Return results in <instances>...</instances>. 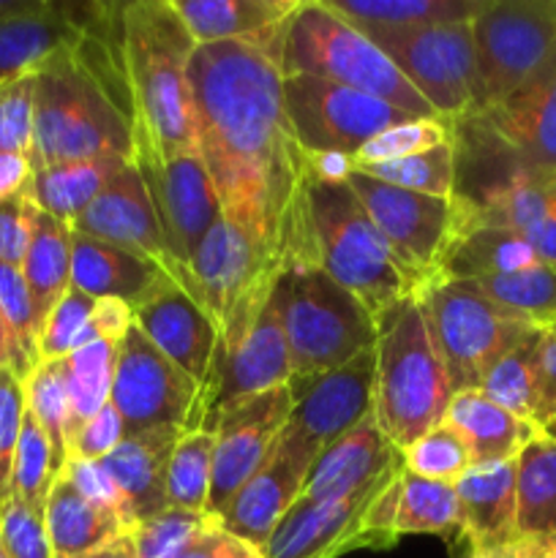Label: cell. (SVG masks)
<instances>
[{
	"label": "cell",
	"mask_w": 556,
	"mask_h": 558,
	"mask_svg": "<svg viewBox=\"0 0 556 558\" xmlns=\"http://www.w3.org/2000/svg\"><path fill=\"white\" fill-rule=\"evenodd\" d=\"M551 420H556V325L545 327L543 341H540L537 396H534L532 423L543 430Z\"/></svg>",
	"instance_id": "680465c9"
},
{
	"label": "cell",
	"mask_w": 556,
	"mask_h": 558,
	"mask_svg": "<svg viewBox=\"0 0 556 558\" xmlns=\"http://www.w3.org/2000/svg\"><path fill=\"white\" fill-rule=\"evenodd\" d=\"M60 477V469L55 463V452L44 430L38 428L36 420L25 412V423H22L20 445H16L14 456V472H11V496L25 501L31 510L41 512L47 507L49 490H52L55 480Z\"/></svg>",
	"instance_id": "bcb514c9"
},
{
	"label": "cell",
	"mask_w": 556,
	"mask_h": 558,
	"mask_svg": "<svg viewBox=\"0 0 556 558\" xmlns=\"http://www.w3.org/2000/svg\"><path fill=\"white\" fill-rule=\"evenodd\" d=\"M183 428H156L123 439V445L101 461L109 477L134 510L136 523L158 515L169 507L167 472Z\"/></svg>",
	"instance_id": "4dcf8cb0"
},
{
	"label": "cell",
	"mask_w": 556,
	"mask_h": 558,
	"mask_svg": "<svg viewBox=\"0 0 556 558\" xmlns=\"http://www.w3.org/2000/svg\"><path fill=\"white\" fill-rule=\"evenodd\" d=\"M456 494L469 550L491 558H516L518 461L469 469L456 483Z\"/></svg>",
	"instance_id": "d4e9b609"
},
{
	"label": "cell",
	"mask_w": 556,
	"mask_h": 558,
	"mask_svg": "<svg viewBox=\"0 0 556 558\" xmlns=\"http://www.w3.org/2000/svg\"><path fill=\"white\" fill-rule=\"evenodd\" d=\"M109 401L123 417L125 439L156 428L200 430L202 387L158 352L136 325L118 343Z\"/></svg>",
	"instance_id": "9a60e30c"
},
{
	"label": "cell",
	"mask_w": 556,
	"mask_h": 558,
	"mask_svg": "<svg viewBox=\"0 0 556 558\" xmlns=\"http://www.w3.org/2000/svg\"><path fill=\"white\" fill-rule=\"evenodd\" d=\"M556 41V0H485L472 20L478 98L472 112L505 101Z\"/></svg>",
	"instance_id": "7c38bea8"
},
{
	"label": "cell",
	"mask_w": 556,
	"mask_h": 558,
	"mask_svg": "<svg viewBox=\"0 0 556 558\" xmlns=\"http://www.w3.org/2000/svg\"><path fill=\"white\" fill-rule=\"evenodd\" d=\"M71 232L69 223L38 210L31 202V238L20 270L36 305L38 327L71 289Z\"/></svg>",
	"instance_id": "d590c367"
},
{
	"label": "cell",
	"mask_w": 556,
	"mask_h": 558,
	"mask_svg": "<svg viewBox=\"0 0 556 558\" xmlns=\"http://www.w3.org/2000/svg\"><path fill=\"white\" fill-rule=\"evenodd\" d=\"M347 183L392 254L423 283L434 281L458 232L456 199L398 189L360 172H347Z\"/></svg>",
	"instance_id": "2e32d148"
},
{
	"label": "cell",
	"mask_w": 556,
	"mask_h": 558,
	"mask_svg": "<svg viewBox=\"0 0 556 558\" xmlns=\"http://www.w3.org/2000/svg\"><path fill=\"white\" fill-rule=\"evenodd\" d=\"M398 477L387 474L379 483L327 501H303L281 518L262 548L265 558H338L352 550H374L365 518L382 490Z\"/></svg>",
	"instance_id": "d6986e66"
},
{
	"label": "cell",
	"mask_w": 556,
	"mask_h": 558,
	"mask_svg": "<svg viewBox=\"0 0 556 558\" xmlns=\"http://www.w3.org/2000/svg\"><path fill=\"white\" fill-rule=\"evenodd\" d=\"M298 3L300 0H172L196 47L267 36Z\"/></svg>",
	"instance_id": "d6a6232c"
},
{
	"label": "cell",
	"mask_w": 556,
	"mask_h": 558,
	"mask_svg": "<svg viewBox=\"0 0 556 558\" xmlns=\"http://www.w3.org/2000/svg\"><path fill=\"white\" fill-rule=\"evenodd\" d=\"M276 276L278 270L267 265L256 245L221 218L194 248L180 287L213 319L218 347H227L254 325L270 298Z\"/></svg>",
	"instance_id": "30bf717a"
},
{
	"label": "cell",
	"mask_w": 556,
	"mask_h": 558,
	"mask_svg": "<svg viewBox=\"0 0 556 558\" xmlns=\"http://www.w3.org/2000/svg\"><path fill=\"white\" fill-rule=\"evenodd\" d=\"M347 172L368 174V178L382 180L387 185L450 199L452 191H456V145L450 140L445 145L418 153V156L368 163V167H352Z\"/></svg>",
	"instance_id": "ee69618b"
},
{
	"label": "cell",
	"mask_w": 556,
	"mask_h": 558,
	"mask_svg": "<svg viewBox=\"0 0 556 558\" xmlns=\"http://www.w3.org/2000/svg\"><path fill=\"white\" fill-rule=\"evenodd\" d=\"M452 392L480 390L488 371L543 327L494 303L474 281L434 278L418 292Z\"/></svg>",
	"instance_id": "9c48e42d"
},
{
	"label": "cell",
	"mask_w": 556,
	"mask_h": 558,
	"mask_svg": "<svg viewBox=\"0 0 556 558\" xmlns=\"http://www.w3.org/2000/svg\"><path fill=\"white\" fill-rule=\"evenodd\" d=\"M403 469L431 483L456 485L472 469V461L461 436L442 423L403 450Z\"/></svg>",
	"instance_id": "7dc6e473"
},
{
	"label": "cell",
	"mask_w": 556,
	"mask_h": 558,
	"mask_svg": "<svg viewBox=\"0 0 556 558\" xmlns=\"http://www.w3.org/2000/svg\"><path fill=\"white\" fill-rule=\"evenodd\" d=\"M3 368H11L16 376H20V379H27V371H25V365H22L20 352H16L14 338H11L9 325H5L3 311H0V371Z\"/></svg>",
	"instance_id": "6125c7cd"
},
{
	"label": "cell",
	"mask_w": 556,
	"mask_h": 558,
	"mask_svg": "<svg viewBox=\"0 0 556 558\" xmlns=\"http://www.w3.org/2000/svg\"><path fill=\"white\" fill-rule=\"evenodd\" d=\"M289 381H292V363H289L287 336L278 316L276 294L270 292L254 325L232 343L216 349L210 379L202 390L200 430H207L210 420L229 403L276 390Z\"/></svg>",
	"instance_id": "ac0fdd59"
},
{
	"label": "cell",
	"mask_w": 556,
	"mask_h": 558,
	"mask_svg": "<svg viewBox=\"0 0 556 558\" xmlns=\"http://www.w3.org/2000/svg\"><path fill=\"white\" fill-rule=\"evenodd\" d=\"M365 526L374 550L392 548L403 534H434L456 543L463 537L456 485L431 483L401 469L368 510Z\"/></svg>",
	"instance_id": "cb8c5ba5"
},
{
	"label": "cell",
	"mask_w": 556,
	"mask_h": 558,
	"mask_svg": "<svg viewBox=\"0 0 556 558\" xmlns=\"http://www.w3.org/2000/svg\"><path fill=\"white\" fill-rule=\"evenodd\" d=\"M543 436H548V439H554V441H556V420H551V423L545 425V428H543Z\"/></svg>",
	"instance_id": "e7e4bbea"
},
{
	"label": "cell",
	"mask_w": 556,
	"mask_h": 558,
	"mask_svg": "<svg viewBox=\"0 0 556 558\" xmlns=\"http://www.w3.org/2000/svg\"><path fill=\"white\" fill-rule=\"evenodd\" d=\"M273 294L292 363L289 387H303L376 347V319L322 267L298 262L278 270Z\"/></svg>",
	"instance_id": "ba28073f"
},
{
	"label": "cell",
	"mask_w": 556,
	"mask_h": 558,
	"mask_svg": "<svg viewBox=\"0 0 556 558\" xmlns=\"http://www.w3.org/2000/svg\"><path fill=\"white\" fill-rule=\"evenodd\" d=\"M283 109L305 156L343 161L358 156L382 131L423 120L363 90L305 74L283 76Z\"/></svg>",
	"instance_id": "8fae6325"
},
{
	"label": "cell",
	"mask_w": 556,
	"mask_h": 558,
	"mask_svg": "<svg viewBox=\"0 0 556 558\" xmlns=\"http://www.w3.org/2000/svg\"><path fill=\"white\" fill-rule=\"evenodd\" d=\"M25 412L49 439L55 463L63 472L69 463V390L63 360H41L25 379Z\"/></svg>",
	"instance_id": "b9f144b4"
},
{
	"label": "cell",
	"mask_w": 556,
	"mask_h": 558,
	"mask_svg": "<svg viewBox=\"0 0 556 558\" xmlns=\"http://www.w3.org/2000/svg\"><path fill=\"white\" fill-rule=\"evenodd\" d=\"M60 474H65L87 501H93V505L101 507L104 512L118 518V521L123 523L125 532H134L136 529L134 510H131V505L125 501V496L120 494L114 480L109 477L107 469L101 466V461H74V458H71Z\"/></svg>",
	"instance_id": "11a10c76"
},
{
	"label": "cell",
	"mask_w": 556,
	"mask_h": 558,
	"mask_svg": "<svg viewBox=\"0 0 556 558\" xmlns=\"http://www.w3.org/2000/svg\"><path fill=\"white\" fill-rule=\"evenodd\" d=\"M0 558H5V554H3V545H0Z\"/></svg>",
	"instance_id": "003e7915"
},
{
	"label": "cell",
	"mask_w": 556,
	"mask_h": 558,
	"mask_svg": "<svg viewBox=\"0 0 556 558\" xmlns=\"http://www.w3.org/2000/svg\"><path fill=\"white\" fill-rule=\"evenodd\" d=\"M278 27L251 41L200 44L191 54L189 82L196 147L223 218L256 245L267 265L283 270L311 262L305 183L314 163L294 140L283 109Z\"/></svg>",
	"instance_id": "6da1fadb"
},
{
	"label": "cell",
	"mask_w": 556,
	"mask_h": 558,
	"mask_svg": "<svg viewBox=\"0 0 556 558\" xmlns=\"http://www.w3.org/2000/svg\"><path fill=\"white\" fill-rule=\"evenodd\" d=\"M93 341H107L98 316V300L71 287L44 322L38 336V363L63 360Z\"/></svg>",
	"instance_id": "f6af8a7d"
},
{
	"label": "cell",
	"mask_w": 556,
	"mask_h": 558,
	"mask_svg": "<svg viewBox=\"0 0 556 558\" xmlns=\"http://www.w3.org/2000/svg\"><path fill=\"white\" fill-rule=\"evenodd\" d=\"M319 447L309 445L303 436L283 428L276 450L265 466L229 499L218 521L234 537L265 548L281 518L298 505L311 466L319 458Z\"/></svg>",
	"instance_id": "ffe728a7"
},
{
	"label": "cell",
	"mask_w": 556,
	"mask_h": 558,
	"mask_svg": "<svg viewBox=\"0 0 556 558\" xmlns=\"http://www.w3.org/2000/svg\"><path fill=\"white\" fill-rule=\"evenodd\" d=\"M452 385L418 294L376 319L374 420L396 450L445 423Z\"/></svg>",
	"instance_id": "5b68a950"
},
{
	"label": "cell",
	"mask_w": 556,
	"mask_h": 558,
	"mask_svg": "<svg viewBox=\"0 0 556 558\" xmlns=\"http://www.w3.org/2000/svg\"><path fill=\"white\" fill-rule=\"evenodd\" d=\"M118 44L134 109V142L158 150L196 147L189 82L196 44L172 0L118 3Z\"/></svg>",
	"instance_id": "3957f363"
},
{
	"label": "cell",
	"mask_w": 556,
	"mask_h": 558,
	"mask_svg": "<svg viewBox=\"0 0 556 558\" xmlns=\"http://www.w3.org/2000/svg\"><path fill=\"white\" fill-rule=\"evenodd\" d=\"M134 156V120L74 52L33 76V169Z\"/></svg>",
	"instance_id": "52a82bcc"
},
{
	"label": "cell",
	"mask_w": 556,
	"mask_h": 558,
	"mask_svg": "<svg viewBox=\"0 0 556 558\" xmlns=\"http://www.w3.org/2000/svg\"><path fill=\"white\" fill-rule=\"evenodd\" d=\"M25 423V379L11 368L0 371V505L11 496L16 445Z\"/></svg>",
	"instance_id": "f5cc1de1"
},
{
	"label": "cell",
	"mask_w": 556,
	"mask_h": 558,
	"mask_svg": "<svg viewBox=\"0 0 556 558\" xmlns=\"http://www.w3.org/2000/svg\"><path fill=\"white\" fill-rule=\"evenodd\" d=\"M483 3L485 0H327V5L352 25L387 31L472 22Z\"/></svg>",
	"instance_id": "74e56055"
},
{
	"label": "cell",
	"mask_w": 556,
	"mask_h": 558,
	"mask_svg": "<svg viewBox=\"0 0 556 558\" xmlns=\"http://www.w3.org/2000/svg\"><path fill=\"white\" fill-rule=\"evenodd\" d=\"M494 303L537 327L556 325V265L537 262L523 270L474 281Z\"/></svg>",
	"instance_id": "ab89813d"
},
{
	"label": "cell",
	"mask_w": 556,
	"mask_h": 558,
	"mask_svg": "<svg viewBox=\"0 0 556 558\" xmlns=\"http://www.w3.org/2000/svg\"><path fill=\"white\" fill-rule=\"evenodd\" d=\"M74 3L44 0L36 11L0 22V87L36 76L82 44Z\"/></svg>",
	"instance_id": "4316f807"
},
{
	"label": "cell",
	"mask_w": 556,
	"mask_h": 558,
	"mask_svg": "<svg viewBox=\"0 0 556 558\" xmlns=\"http://www.w3.org/2000/svg\"><path fill=\"white\" fill-rule=\"evenodd\" d=\"M118 343L93 341L63 357L65 390H69V439L109 401L114 379Z\"/></svg>",
	"instance_id": "f35d334b"
},
{
	"label": "cell",
	"mask_w": 556,
	"mask_h": 558,
	"mask_svg": "<svg viewBox=\"0 0 556 558\" xmlns=\"http://www.w3.org/2000/svg\"><path fill=\"white\" fill-rule=\"evenodd\" d=\"M131 161L140 169L164 243L172 256L174 281L180 283L200 240L210 232L213 223L223 218L205 158L200 147L158 150V147L134 142Z\"/></svg>",
	"instance_id": "4fadbf2b"
},
{
	"label": "cell",
	"mask_w": 556,
	"mask_h": 558,
	"mask_svg": "<svg viewBox=\"0 0 556 558\" xmlns=\"http://www.w3.org/2000/svg\"><path fill=\"white\" fill-rule=\"evenodd\" d=\"M516 558H556V441L543 434L518 456Z\"/></svg>",
	"instance_id": "1f68e13d"
},
{
	"label": "cell",
	"mask_w": 556,
	"mask_h": 558,
	"mask_svg": "<svg viewBox=\"0 0 556 558\" xmlns=\"http://www.w3.org/2000/svg\"><path fill=\"white\" fill-rule=\"evenodd\" d=\"M309 256L333 281L354 294L374 319L425 287L387 245L347 178L311 169L305 183Z\"/></svg>",
	"instance_id": "277c9868"
},
{
	"label": "cell",
	"mask_w": 556,
	"mask_h": 558,
	"mask_svg": "<svg viewBox=\"0 0 556 558\" xmlns=\"http://www.w3.org/2000/svg\"><path fill=\"white\" fill-rule=\"evenodd\" d=\"M292 387L283 385L223 407L207 430L216 436L207 515H221L234 494L259 472L276 450L292 414Z\"/></svg>",
	"instance_id": "e0dca14e"
},
{
	"label": "cell",
	"mask_w": 556,
	"mask_h": 558,
	"mask_svg": "<svg viewBox=\"0 0 556 558\" xmlns=\"http://www.w3.org/2000/svg\"><path fill=\"white\" fill-rule=\"evenodd\" d=\"M125 439L123 417L112 401L104 403L80 430L69 439V461H104Z\"/></svg>",
	"instance_id": "9f6ffc18"
},
{
	"label": "cell",
	"mask_w": 556,
	"mask_h": 558,
	"mask_svg": "<svg viewBox=\"0 0 556 558\" xmlns=\"http://www.w3.org/2000/svg\"><path fill=\"white\" fill-rule=\"evenodd\" d=\"M461 558H491V556H483V554H478V550H467V554H463Z\"/></svg>",
	"instance_id": "03108f58"
},
{
	"label": "cell",
	"mask_w": 556,
	"mask_h": 558,
	"mask_svg": "<svg viewBox=\"0 0 556 558\" xmlns=\"http://www.w3.org/2000/svg\"><path fill=\"white\" fill-rule=\"evenodd\" d=\"M527 238L507 227H488V223H467L458 227L445 259H442L436 278H456V281H483L491 276L523 270L537 265Z\"/></svg>",
	"instance_id": "836d02e7"
},
{
	"label": "cell",
	"mask_w": 556,
	"mask_h": 558,
	"mask_svg": "<svg viewBox=\"0 0 556 558\" xmlns=\"http://www.w3.org/2000/svg\"><path fill=\"white\" fill-rule=\"evenodd\" d=\"M44 526L55 558H85L125 534L123 523L87 501L65 474H60L49 490Z\"/></svg>",
	"instance_id": "e575fe53"
},
{
	"label": "cell",
	"mask_w": 556,
	"mask_h": 558,
	"mask_svg": "<svg viewBox=\"0 0 556 558\" xmlns=\"http://www.w3.org/2000/svg\"><path fill=\"white\" fill-rule=\"evenodd\" d=\"M134 325L158 352L167 354L205 390L216 357L218 330L205 308L174 278H167L145 303L136 305Z\"/></svg>",
	"instance_id": "603a6c76"
},
{
	"label": "cell",
	"mask_w": 556,
	"mask_h": 558,
	"mask_svg": "<svg viewBox=\"0 0 556 558\" xmlns=\"http://www.w3.org/2000/svg\"><path fill=\"white\" fill-rule=\"evenodd\" d=\"M0 311H3L5 325H9L11 338H14L22 365H25L27 376H31V371L38 365V336H41V327H38L36 305H33L25 276H22L20 267L5 265V262H0Z\"/></svg>",
	"instance_id": "f907efd6"
},
{
	"label": "cell",
	"mask_w": 556,
	"mask_h": 558,
	"mask_svg": "<svg viewBox=\"0 0 556 558\" xmlns=\"http://www.w3.org/2000/svg\"><path fill=\"white\" fill-rule=\"evenodd\" d=\"M71 232L153 259L174 278L172 256H169L167 243H164L156 210H153V202L147 196V189L134 161L125 163L104 185V191L93 199V205L71 223Z\"/></svg>",
	"instance_id": "7402d4cb"
},
{
	"label": "cell",
	"mask_w": 556,
	"mask_h": 558,
	"mask_svg": "<svg viewBox=\"0 0 556 558\" xmlns=\"http://www.w3.org/2000/svg\"><path fill=\"white\" fill-rule=\"evenodd\" d=\"M360 31L396 63V69L439 112V118L458 120L472 112L478 98L472 22L412 27V31H387V27H360Z\"/></svg>",
	"instance_id": "5bb4252c"
},
{
	"label": "cell",
	"mask_w": 556,
	"mask_h": 558,
	"mask_svg": "<svg viewBox=\"0 0 556 558\" xmlns=\"http://www.w3.org/2000/svg\"><path fill=\"white\" fill-rule=\"evenodd\" d=\"M543 330H534L532 336L523 338L512 352H507L488 376L483 379L478 392H483L496 407L507 409L516 417L532 423L534 396H537V363H540V341ZM534 425V423H532Z\"/></svg>",
	"instance_id": "60d3db41"
},
{
	"label": "cell",
	"mask_w": 556,
	"mask_h": 558,
	"mask_svg": "<svg viewBox=\"0 0 556 558\" xmlns=\"http://www.w3.org/2000/svg\"><path fill=\"white\" fill-rule=\"evenodd\" d=\"M458 205H478L516 180L556 172V41L505 101L452 120Z\"/></svg>",
	"instance_id": "7a4b0ae2"
},
{
	"label": "cell",
	"mask_w": 556,
	"mask_h": 558,
	"mask_svg": "<svg viewBox=\"0 0 556 558\" xmlns=\"http://www.w3.org/2000/svg\"><path fill=\"white\" fill-rule=\"evenodd\" d=\"M445 425H450L461 436L469 450L472 469L518 461V456L543 434L537 425L496 407L478 390L452 396L450 409L445 414Z\"/></svg>",
	"instance_id": "f546056e"
},
{
	"label": "cell",
	"mask_w": 556,
	"mask_h": 558,
	"mask_svg": "<svg viewBox=\"0 0 556 558\" xmlns=\"http://www.w3.org/2000/svg\"><path fill=\"white\" fill-rule=\"evenodd\" d=\"M31 238V196L16 194L0 202V262L20 267Z\"/></svg>",
	"instance_id": "6f0895ef"
},
{
	"label": "cell",
	"mask_w": 556,
	"mask_h": 558,
	"mask_svg": "<svg viewBox=\"0 0 556 558\" xmlns=\"http://www.w3.org/2000/svg\"><path fill=\"white\" fill-rule=\"evenodd\" d=\"M0 153H33V76L0 87Z\"/></svg>",
	"instance_id": "db71d44e"
},
{
	"label": "cell",
	"mask_w": 556,
	"mask_h": 558,
	"mask_svg": "<svg viewBox=\"0 0 556 558\" xmlns=\"http://www.w3.org/2000/svg\"><path fill=\"white\" fill-rule=\"evenodd\" d=\"M169 276L140 254L76 234L71 238V287L96 300H120L131 311L145 303Z\"/></svg>",
	"instance_id": "f1b7e54d"
},
{
	"label": "cell",
	"mask_w": 556,
	"mask_h": 558,
	"mask_svg": "<svg viewBox=\"0 0 556 558\" xmlns=\"http://www.w3.org/2000/svg\"><path fill=\"white\" fill-rule=\"evenodd\" d=\"M276 63L281 76H319L382 98L414 118H439L390 58L327 0H309L287 16L276 36Z\"/></svg>",
	"instance_id": "8992f818"
},
{
	"label": "cell",
	"mask_w": 556,
	"mask_h": 558,
	"mask_svg": "<svg viewBox=\"0 0 556 558\" xmlns=\"http://www.w3.org/2000/svg\"><path fill=\"white\" fill-rule=\"evenodd\" d=\"M450 140H452V120H445V118L407 120V123L382 131V134L374 136L368 145L360 147L358 156H352L347 161V169L418 156V153L431 150V147H439Z\"/></svg>",
	"instance_id": "c3c4849f"
},
{
	"label": "cell",
	"mask_w": 556,
	"mask_h": 558,
	"mask_svg": "<svg viewBox=\"0 0 556 558\" xmlns=\"http://www.w3.org/2000/svg\"><path fill=\"white\" fill-rule=\"evenodd\" d=\"M216 515L207 512H185L167 507L158 515L136 523L134 543L140 558H183L185 550L194 545V539L205 532Z\"/></svg>",
	"instance_id": "681fc988"
},
{
	"label": "cell",
	"mask_w": 556,
	"mask_h": 558,
	"mask_svg": "<svg viewBox=\"0 0 556 558\" xmlns=\"http://www.w3.org/2000/svg\"><path fill=\"white\" fill-rule=\"evenodd\" d=\"M0 545L5 558H55L44 515L16 496L0 505Z\"/></svg>",
	"instance_id": "816d5d0a"
},
{
	"label": "cell",
	"mask_w": 556,
	"mask_h": 558,
	"mask_svg": "<svg viewBox=\"0 0 556 558\" xmlns=\"http://www.w3.org/2000/svg\"><path fill=\"white\" fill-rule=\"evenodd\" d=\"M129 161L131 158L123 156H107L33 169L27 196L38 210L71 227Z\"/></svg>",
	"instance_id": "8d00e7d4"
},
{
	"label": "cell",
	"mask_w": 556,
	"mask_h": 558,
	"mask_svg": "<svg viewBox=\"0 0 556 558\" xmlns=\"http://www.w3.org/2000/svg\"><path fill=\"white\" fill-rule=\"evenodd\" d=\"M403 469V452L390 445L374 414L365 417L343 439L333 441L319 452L311 466L305 488L300 494L303 501H327L341 496L358 494L368 485L379 483L387 474Z\"/></svg>",
	"instance_id": "484cf974"
},
{
	"label": "cell",
	"mask_w": 556,
	"mask_h": 558,
	"mask_svg": "<svg viewBox=\"0 0 556 558\" xmlns=\"http://www.w3.org/2000/svg\"><path fill=\"white\" fill-rule=\"evenodd\" d=\"M374 385L376 347H371L341 368L294 387V407L287 428L325 450L374 414Z\"/></svg>",
	"instance_id": "44dd1931"
},
{
	"label": "cell",
	"mask_w": 556,
	"mask_h": 558,
	"mask_svg": "<svg viewBox=\"0 0 556 558\" xmlns=\"http://www.w3.org/2000/svg\"><path fill=\"white\" fill-rule=\"evenodd\" d=\"M85 558H140L136 556V543H134V534L125 532L120 537H114L112 543H107L104 548L93 550L90 556Z\"/></svg>",
	"instance_id": "be15d7a7"
},
{
	"label": "cell",
	"mask_w": 556,
	"mask_h": 558,
	"mask_svg": "<svg viewBox=\"0 0 556 558\" xmlns=\"http://www.w3.org/2000/svg\"><path fill=\"white\" fill-rule=\"evenodd\" d=\"M467 223L512 229L540 259L556 265V172L516 180L472 207L458 205V227Z\"/></svg>",
	"instance_id": "83f0119b"
},
{
	"label": "cell",
	"mask_w": 556,
	"mask_h": 558,
	"mask_svg": "<svg viewBox=\"0 0 556 558\" xmlns=\"http://www.w3.org/2000/svg\"><path fill=\"white\" fill-rule=\"evenodd\" d=\"M33 178V163L27 156L0 153V202L16 194H27Z\"/></svg>",
	"instance_id": "94428289"
},
{
	"label": "cell",
	"mask_w": 556,
	"mask_h": 558,
	"mask_svg": "<svg viewBox=\"0 0 556 558\" xmlns=\"http://www.w3.org/2000/svg\"><path fill=\"white\" fill-rule=\"evenodd\" d=\"M213 430H185L178 439L167 472L169 507L185 512H207L213 480Z\"/></svg>",
	"instance_id": "7bdbcfd3"
},
{
	"label": "cell",
	"mask_w": 556,
	"mask_h": 558,
	"mask_svg": "<svg viewBox=\"0 0 556 558\" xmlns=\"http://www.w3.org/2000/svg\"><path fill=\"white\" fill-rule=\"evenodd\" d=\"M183 558H265L256 545L245 543V539L234 537L232 532L221 526V521L216 518V523L205 529L200 537L194 539Z\"/></svg>",
	"instance_id": "91938a15"
}]
</instances>
